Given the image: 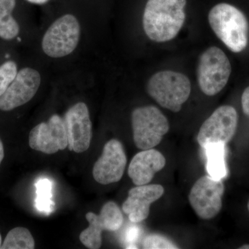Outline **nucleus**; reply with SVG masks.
Masks as SVG:
<instances>
[{"mask_svg": "<svg viewBox=\"0 0 249 249\" xmlns=\"http://www.w3.org/2000/svg\"><path fill=\"white\" fill-rule=\"evenodd\" d=\"M18 73L16 62L7 61L0 66V96L6 91Z\"/></svg>", "mask_w": 249, "mask_h": 249, "instance_id": "20", "label": "nucleus"}, {"mask_svg": "<svg viewBox=\"0 0 249 249\" xmlns=\"http://www.w3.org/2000/svg\"><path fill=\"white\" fill-rule=\"evenodd\" d=\"M1 236L0 235V249H1Z\"/></svg>", "mask_w": 249, "mask_h": 249, "instance_id": "27", "label": "nucleus"}, {"mask_svg": "<svg viewBox=\"0 0 249 249\" xmlns=\"http://www.w3.org/2000/svg\"><path fill=\"white\" fill-rule=\"evenodd\" d=\"M224 143L208 144L204 147L207 157L206 169L210 176L222 180L227 178L228 171L226 165V147Z\"/></svg>", "mask_w": 249, "mask_h": 249, "instance_id": "16", "label": "nucleus"}, {"mask_svg": "<svg viewBox=\"0 0 249 249\" xmlns=\"http://www.w3.org/2000/svg\"><path fill=\"white\" fill-rule=\"evenodd\" d=\"M4 157V145H3L2 142L0 139V165Z\"/></svg>", "mask_w": 249, "mask_h": 249, "instance_id": "24", "label": "nucleus"}, {"mask_svg": "<svg viewBox=\"0 0 249 249\" xmlns=\"http://www.w3.org/2000/svg\"><path fill=\"white\" fill-rule=\"evenodd\" d=\"M210 25L219 40L235 53L245 50L249 40V22L245 14L235 6L221 3L209 14Z\"/></svg>", "mask_w": 249, "mask_h": 249, "instance_id": "2", "label": "nucleus"}, {"mask_svg": "<svg viewBox=\"0 0 249 249\" xmlns=\"http://www.w3.org/2000/svg\"><path fill=\"white\" fill-rule=\"evenodd\" d=\"M164 156L155 149L142 150L134 156L128 167V175L136 186L148 184L156 173L164 168Z\"/></svg>", "mask_w": 249, "mask_h": 249, "instance_id": "15", "label": "nucleus"}, {"mask_svg": "<svg viewBox=\"0 0 249 249\" xmlns=\"http://www.w3.org/2000/svg\"><path fill=\"white\" fill-rule=\"evenodd\" d=\"M240 249H249V245H245L243 246H242V247H240L239 248Z\"/></svg>", "mask_w": 249, "mask_h": 249, "instance_id": "26", "label": "nucleus"}, {"mask_svg": "<svg viewBox=\"0 0 249 249\" xmlns=\"http://www.w3.org/2000/svg\"><path fill=\"white\" fill-rule=\"evenodd\" d=\"M242 106L244 113L249 117V87L246 88L242 93Z\"/></svg>", "mask_w": 249, "mask_h": 249, "instance_id": "22", "label": "nucleus"}, {"mask_svg": "<svg viewBox=\"0 0 249 249\" xmlns=\"http://www.w3.org/2000/svg\"><path fill=\"white\" fill-rule=\"evenodd\" d=\"M126 165L124 145L117 139H111L106 142L102 155L93 165V178L102 185L118 182L124 176Z\"/></svg>", "mask_w": 249, "mask_h": 249, "instance_id": "12", "label": "nucleus"}, {"mask_svg": "<svg viewBox=\"0 0 249 249\" xmlns=\"http://www.w3.org/2000/svg\"><path fill=\"white\" fill-rule=\"evenodd\" d=\"M63 119L69 150L76 153L87 151L92 139V124L88 106L83 102L76 103L67 111Z\"/></svg>", "mask_w": 249, "mask_h": 249, "instance_id": "11", "label": "nucleus"}, {"mask_svg": "<svg viewBox=\"0 0 249 249\" xmlns=\"http://www.w3.org/2000/svg\"><path fill=\"white\" fill-rule=\"evenodd\" d=\"M29 2L35 4H44L47 3L49 0H27Z\"/></svg>", "mask_w": 249, "mask_h": 249, "instance_id": "25", "label": "nucleus"}, {"mask_svg": "<svg viewBox=\"0 0 249 249\" xmlns=\"http://www.w3.org/2000/svg\"><path fill=\"white\" fill-rule=\"evenodd\" d=\"M231 65L225 53L216 47H209L199 57L197 80L202 92L207 96L217 94L227 85Z\"/></svg>", "mask_w": 249, "mask_h": 249, "instance_id": "5", "label": "nucleus"}, {"mask_svg": "<svg viewBox=\"0 0 249 249\" xmlns=\"http://www.w3.org/2000/svg\"><path fill=\"white\" fill-rule=\"evenodd\" d=\"M36 206L37 211L50 214L54 211L55 203L52 200V183L47 178H42L36 183Z\"/></svg>", "mask_w": 249, "mask_h": 249, "instance_id": "19", "label": "nucleus"}, {"mask_svg": "<svg viewBox=\"0 0 249 249\" xmlns=\"http://www.w3.org/2000/svg\"><path fill=\"white\" fill-rule=\"evenodd\" d=\"M224 193L222 180L205 175L192 187L188 200L198 217L209 220L220 212Z\"/></svg>", "mask_w": 249, "mask_h": 249, "instance_id": "7", "label": "nucleus"}, {"mask_svg": "<svg viewBox=\"0 0 249 249\" xmlns=\"http://www.w3.org/2000/svg\"><path fill=\"white\" fill-rule=\"evenodd\" d=\"M142 248L145 249H178V247L164 236L158 235V234H150L144 239Z\"/></svg>", "mask_w": 249, "mask_h": 249, "instance_id": "21", "label": "nucleus"}, {"mask_svg": "<svg viewBox=\"0 0 249 249\" xmlns=\"http://www.w3.org/2000/svg\"><path fill=\"white\" fill-rule=\"evenodd\" d=\"M40 73L29 67L18 71L14 81L0 96V110L11 111L30 101L40 88Z\"/></svg>", "mask_w": 249, "mask_h": 249, "instance_id": "13", "label": "nucleus"}, {"mask_svg": "<svg viewBox=\"0 0 249 249\" xmlns=\"http://www.w3.org/2000/svg\"><path fill=\"white\" fill-rule=\"evenodd\" d=\"M238 124L237 111L230 106L218 107L204 121L199 129L197 142L201 147L208 144L230 142L235 135Z\"/></svg>", "mask_w": 249, "mask_h": 249, "instance_id": "8", "label": "nucleus"}, {"mask_svg": "<svg viewBox=\"0 0 249 249\" xmlns=\"http://www.w3.org/2000/svg\"><path fill=\"white\" fill-rule=\"evenodd\" d=\"M148 94L161 107L178 112L189 98L191 84L188 77L179 72H157L147 85Z\"/></svg>", "mask_w": 249, "mask_h": 249, "instance_id": "3", "label": "nucleus"}, {"mask_svg": "<svg viewBox=\"0 0 249 249\" xmlns=\"http://www.w3.org/2000/svg\"><path fill=\"white\" fill-rule=\"evenodd\" d=\"M247 208H248V211L249 212V201H248V204H247Z\"/></svg>", "mask_w": 249, "mask_h": 249, "instance_id": "28", "label": "nucleus"}, {"mask_svg": "<svg viewBox=\"0 0 249 249\" xmlns=\"http://www.w3.org/2000/svg\"><path fill=\"white\" fill-rule=\"evenodd\" d=\"M164 193L161 185L137 186L129 190L128 196L122 206L124 213L133 223L142 222L150 214V205L160 199Z\"/></svg>", "mask_w": 249, "mask_h": 249, "instance_id": "14", "label": "nucleus"}, {"mask_svg": "<svg viewBox=\"0 0 249 249\" xmlns=\"http://www.w3.org/2000/svg\"><path fill=\"white\" fill-rule=\"evenodd\" d=\"M186 5V0H148L142 17L147 37L156 42L175 38L185 22Z\"/></svg>", "mask_w": 249, "mask_h": 249, "instance_id": "1", "label": "nucleus"}, {"mask_svg": "<svg viewBox=\"0 0 249 249\" xmlns=\"http://www.w3.org/2000/svg\"><path fill=\"white\" fill-rule=\"evenodd\" d=\"M16 0H0V37L11 40L19 32L18 22L12 16Z\"/></svg>", "mask_w": 249, "mask_h": 249, "instance_id": "17", "label": "nucleus"}, {"mask_svg": "<svg viewBox=\"0 0 249 249\" xmlns=\"http://www.w3.org/2000/svg\"><path fill=\"white\" fill-rule=\"evenodd\" d=\"M139 231H137V229H131L129 231L128 236H127V238H128V240L129 242H134V240L136 238H137L138 237Z\"/></svg>", "mask_w": 249, "mask_h": 249, "instance_id": "23", "label": "nucleus"}, {"mask_svg": "<svg viewBox=\"0 0 249 249\" xmlns=\"http://www.w3.org/2000/svg\"><path fill=\"white\" fill-rule=\"evenodd\" d=\"M80 27L77 18L67 14L59 18L46 31L42 39V50L52 58L70 55L79 42Z\"/></svg>", "mask_w": 249, "mask_h": 249, "instance_id": "6", "label": "nucleus"}, {"mask_svg": "<svg viewBox=\"0 0 249 249\" xmlns=\"http://www.w3.org/2000/svg\"><path fill=\"white\" fill-rule=\"evenodd\" d=\"M29 143L33 150L47 155L65 150L68 140L63 118L53 114L47 122L37 124L29 134Z\"/></svg>", "mask_w": 249, "mask_h": 249, "instance_id": "10", "label": "nucleus"}, {"mask_svg": "<svg viewBox=\"0 0 249 249\" xmlns=\"http://www.w3.org/2000/svg\"><path fill=\"white\" fill-rule=\"evenodd\" d=\"M86 219L89 225L80 233V240L85 247L90 249L101 248L103 231H116L124 223L121 210L114 201H108L103 205L99 214L88 213Z\"/></svg>", "mask_w": 249, "mask_h": 249, "instance_id": "9", "label": "nucleus"}, {"mask_svg": "<svg viewBox=\"0 0 249 249\" xmlns=\"http://www.w3.org/2000/svg\"><path fill=\"white\" fill-rule=\"evenodd\" d=\"M35 248V241L27 229L16 227L10 231L6 235L2 249H33Z\"/></svg>", "mask_w": 249, "mask_h": 249, "instance_id": "18", "label": "nucleus"}, {"mask_svg": "<svg viewBox=\"0 0 249 249\" xmlns=\"http://www.w3.org/2000/svg\"><path fill=\"white\" fill-rule=\"evenodd\" d=\"M134 144L142 150L153 148L168 133V119L157 107L149 106L136 108L132 113Z\"/></svg>", "mask_w": 249, "mask_h": 249, "instance_id": "4", "label": "nucleus"}]
</instances>
